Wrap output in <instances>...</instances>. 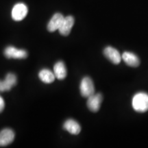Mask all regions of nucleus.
Masks as SVG:
<instances>
[{"label": "nucleus", "mask_w": 148, "mask_h": 148, "mask_svg": "<svg viewBox=\"0 0 148 148\" xmlns=\"http://www.w3.org/2000/svg\"><path fill=\"white\" fill-rule=\"evenodd\" d=\"M132 107L138 112H145L148 110V94L139 92L135 94L132 98Z\"/></svg>", "instance_id": "nucleus-1"}, {"label": "nucleus", "mask_w": 148, "mask_h": 148, "mask_svg": "<svg viewBox=\"0 0 148 148\" xmlns=\"http://www.w3.org/2000/svg\"><path fill=\"white\" fill-rule=\"evenodd\" d=\"M80 93L84 97L88 98L95 93V86L92 79L89 77H84L79 85Z\"/></svg>", "instance_id": "nucleus-2"}, {"label": "nucleus", "mask_w": 148, "mask_h": 148, "mask_svg": "<svg viewBox=\"0 0 148 148\" xmlns=\"http://www.w3.org/2000/svg\"><path fill=\"white\" fill-rule=\"evenodd\" d=\"M28 9L27 5L23 3H17L14 5L12 10V18L16 21L23 20L27 16Z\"/></svg>", "instance_id": "nucleus-3"}, {"label": "nucleus", "mask_w": 148, "mask_h": 148, "mask_svg": "<svg viewBox=\"0 0 148 148\" xmlns=\"http://www.w3.org/2000/svg\"><path fill=\"white\" fill-rule=\"evenodd\" d=\"M4 55L8 58L24 59L27 56V52L24 49H18L13 46H8L5 49Z\"/></svg>", "instance_id": "nucleus-4"}, {"label": "nucleus", "mask_w": 148, "mask_h": 148, "mask_svg": "<svg viewBox=\"0 0 148 148\" xmlns=\"http://www.w3.org/2000/svg\"><path fill=\"white\" fill-rule=\"evenodd\" d=\"M103 96L101 93H94L93 95L88 97L87 103H86L87 107L92 112H97L100 108Z\"/></svg>", "instance_id": "nucleus-5"}, {"label": "nucleus", "mask_w": 148, "mask_h": 148, "mask_svg": "<svg viewBox=\"0 0 148 148\" xmlns=\"http://www.w3.org/2000/svg\"><path fill=\"white\" fill-rule=\"evenodd\" d=\"M17 82V78L15 74L9 73L6 75L4 80H0V92L8 91L15 86Z\"/></svg>", "instance_id": "nucleus-6"}, {"label": "nucleus", "mask_w": 148, "mask_h": 148, "mask_svg": "<svg viewBox=\"0 0 148 148\" xmlns=\"http://www.w3.org/2000/svg\"><path fill=\"white\" fill-rule=\"evenodd\" d=\"M14 132L10 128L3 129L0 132V146L4 147L8 145L14 139Z\"/></svg>", "instance_id": "nucleus-7"}, {"label": "nucleus", "mask_w": 148, "mask_h": 148, "mask_svg": "<svg viewBox=\"0 0 148 148\" xmlns=\"http://www.w3.org/2000/svg\"><path fill=\"white\" fill-rule=\"evenodd\" d=\"M103 54L111 62L114 64H119L122 58L119 51L110 46L105 48L103 50Z\"/></svg>", "instance_id": "nucleus-8"}, {"label": "nucleus", "mask_w": 148, "mask_h": 148, "mask_svg": "<svg viewBox=\"0 0 148 148\" xmlns=\"http://www.w3.org/2000/svg\"><path fill=\"white\" fill-rule=\"evenodd\" d=\"M64 16L61 13H56L53 15L50 20H49V23L47 24V29L49 32H53L55 31L58 30L60 27L62 25V21L64 20Z\"/></svg>", "instance_id": "nucleus-9"}, {"label": "nucleus", "mask_w": 148, "mask_h": 148, "mask_svg": "<svg viewBox=\"0 0 148 148\" xmlns=\"http://www.w3.org/2000/svg\"><path fill=\"white\" fill-rule=\"evenodd\" d=\"M74 18L72 16H67L64 17L62 25L59 28L58 31L62 36H67L70 34L71 30L74 25Z\"/></svg>", "instance_id": "nucleus-10"}, {"label": "nucleus", "mask_w": 148, "mask_h": 148, "mask_svg": "<svg viewBox=\"0 0 148 148\" xmlns=\"http://www.w3.org/2000/svg\"><path fill=\"white\" fill-rule=\"evenodd\" d=\"M122 59L125 64L132 67H137L140 64V60L136 55L132 52L125 51L122 54Z\"/></svg>", "instance_id": "nucleus-11"}, {"label": "nucleus", "mask_w": 148, "mask_h": 148, "mask_svg": "<svg viewBox=\"0 0 148 148\" xmlns=\"http://www.w3.org/2000/svg\"><path fill=\"white\" fill-rule=\"evenodd\" d=\"M63 127L71 134H78L81 131V126L76 121L69 119L64 122Z\"/></svg>", "instance_id": "nucleus-12"}, {"label": "nucleus", "mask_w": 148, "mask_h": 148, "mask_svg": "<svg viewBox=\"0 0 148 148\" xmlns=\"http://www.w3.org/2000/svg\"><path fill=\"white\" fill-rule=\"evenodd\" d=\"M53 73H54L56 78L58 79H63L65 78L67 74L65 64L62 61L57 62L53 66Z\"/></svg>", "instance_id": "nucleus-13"}, {"label": "nucleus", "mask_w": 148, "mask_h": 148, "mask_svg": "<svg viewBox=\"0 0 148 148\" xmlns=\"http://www.w3.org/2000/svg\"><path fill=\"white\" fill-rule=\"evenodd\" d=\"M38 77L42 82L47 83V84L53 82L56 79L54 73L47 69H42L38 73Z\"/></svg>", "instance_id": "nucleus-14"}, {"label": "nucleus", "mask_w": 148, "mask_h": 148, "mask_svg": "<svg viewBox=\"0 0 148 148\" xmlns=\"http://www.w3.org/2000/svg\"><path fill=\"white\" fill-rule=\"evenodd\" d=\"M4 107H5L4 100H3V98L1 97V96L0 95V113H1V112L3 110Z\"/></svg>", "instance_id": "nucleus-15"}]
</instances>
